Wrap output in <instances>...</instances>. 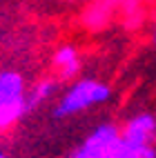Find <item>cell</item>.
Wrapping results in <instances>:
<instances>
[{"mask_svg":"<svg viewBox=\"0 0 156 158\" xmlns=\"http://www.w3.org/2000/svg\"><path fill=\"white\" fill-rule=\"evenodd\" d=\"M112 98V89L105 82H98L94 78H82L76 80L62 96L58 98L56 107H54V118H71L74 114H80L89 107L103 105Z\"/></svg>","mask_w":156,"mask_h":158,"instance_id":"6da1fadb","label":"cell"},{"mask_svg":"<svg viewBox=\"0 0 156 158\" xmlns=\"http://www.w3.org/2000/svg\"><path fill=\"white\" fill-rule=\"evenodd\" d=\"M27 87L23 73L16 69L0 71V131L9 129L27 114Z\"/></svg>","mask_w":156,"mask_h":158,"instance_id":"7a4b0ae2","label":"cell"},{"mask_svg":"<svg viewBox=\"0 0 156 158\" xmlns=\"http://www.w3.org/2000/svg\"><path fill=\"white\" fill-rule=\"evenodd\" d=\"M120 136L125 140L136 143V145H154V140H156V116L147 114V111L132 116L125 123Z\"/></svg>","mask_w":156,"mask_h":158,"instance_id":"3957f363","label":"cell"},{"mask_svg":"<svg viewBox=\"0 0 156 158\" xmlns=\"http://www.w3.org/2000/svg\"><path fill=\"white\" fill-rule=\"evenodd\" d=\"M100 158H156V147L154 145H136V143H129L123 136H118L100 154Z\"/></svg>","mask_w":156,"mask_h":158,"instance_id":"277c9868","label":"cell"},{"mask_svg":"<svg viewBox=\"0 0 156 158\" xmlns=\"http://www.w3.org/2000/svg\"><path fill=\"white\" fill-rule=\"evenodd\" d=\"M120 136V129L116 127V125H112V123H103V125H98L96 129H94L87 138H85V143H82L80 147L85 152H89L94 158H100V154L107 149V147L114 143Z\"/></svg>","mask_w":156,"mask_h":158,"instance_id":"5b68a950","label":"cell"},{"mask_svg":"<svg viewBox=\"0 0 156 158\" xmlns=\"http://www.w3.org/2000/svg\"><path fill=\"white\" fill-rule=\"evenodd\" d=\"M54 67L60 71V78H74L80 71V56L78 49L71 45H62L60 49L54 51Z\"/></svg>","mask_w":156,"mask_h":158,"instance_id":"8992f818","label":"cell"},{"mask_svg":"<svg viewBox=\"0 0 156 158\" xmlns=\"http://www.w3.org/2000/svg\"><path fill=\"white\" fill-rule=\"evenodd\" d=\"M120 5V0H96V2H91L89 9L85 11V16H82V23H85L87 27L96 29V27H103L109 20L114 7Z\"/></svg>","mask_w":156,"mask_h":158,"instance_id":"52a82bcc","label":"cell"},{"mask_svg":"<svg viewBox=\"0 0 156 158\" xmlns=\"http://www.w3.org/2000/svg\"><path fill=\"white\" fill-rule=\"evenodd\" d=\"M56 87H58V82H56V80H51V78H45V80L36 82L34 89H29V91H27V100H25L27 111L40 107V105H45V102L56 94Z\"/></svg>","mask_w":156,"mask_h":158,"instance_id":"ba28073f","label":"cell"},{"mask_svg":"<svg viewBox=\"0 0 156 158\" xmlns=\"http://www.w3.org/2000/svg\"><path fill=\"white\" fill-rule=\"evenodd\" d=\"M69 158H94V156H91L89 152H85L82 147H78V149H74V152L69 154Z\"/></svg>","mask_w":156,"mask_h":158,"instance_id":"9c48e42d","label":"cell"},{"mask_svg":"<svg viewBox=\"0 0 156 158\" xmlns=\"http://www.w3.org/2000/svg\"><path fill=\"white\" fill-rule=\"evenodd\" d=\"M152 38H154V43H156V25H154V34H152Z\"/></svg>","mask_w":156,"mask_h":158,"instance_id":"30bf717a","label":"cell"},{"mask_svg":"<svg viewBox=\"0 0 156 158\" xmlns=\"http://www.w3.org/2000/svg\"><path fill=\"white\" fill-rule=\"evenodd\" d=\"M0 158H9V156H7V154H5V152H0Z\"/></svg>","mask_w":156,"mask_h":158,"instance_id":"8fae6325","label":"cell"}]
</instances>
